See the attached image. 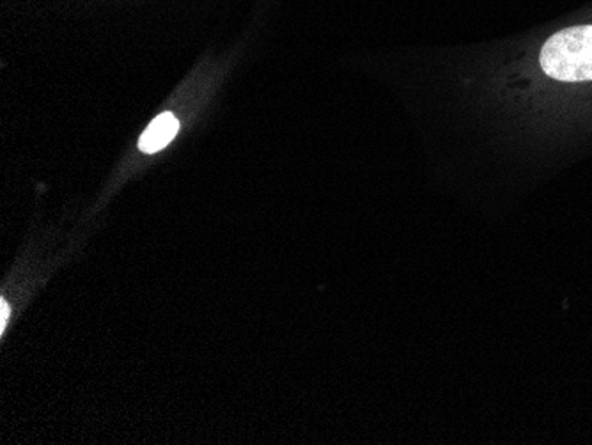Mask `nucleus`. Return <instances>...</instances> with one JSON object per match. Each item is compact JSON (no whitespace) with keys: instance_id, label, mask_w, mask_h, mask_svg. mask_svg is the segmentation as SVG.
Listing matches in <instances>:
<instances>
[{"instance_id":"nucleus-1","label":"nucleus","mask_w":592,"mask_h":445,"mask_svg":"<svg viewBox=\"0 0 592 445\" xmlns=\"http://www.w3.org/2000/svg\"><path fill=\"white\" fill-rule=\"evenodd\" d=\"M541 68L560 82L592 81V25L554 34L541 50Z\"/></svg>"},{"instance_id":"nucleus-2","label":"nucleus","mask_w":592,"mask_h":445,"mask_svg":"<svg viewBox=\"0 0 592 445\" xmlns=\"http://www.w3.org/2000/svg\"><path fill=\"white\" fill-rule=\"evenodd\" d=\"M180 130V123L174 116L161 115L147 127L146 132L143 133V137L138 141V149L144 153H158L160 149L172 143V139L176 137V133Z\"/></svg>"},{"instance_id":"nucleus-3","label":"nucleus","mask_w":592,"mask_h":445,"mask_svg":"<svg viewBox=\"0 0 592 445\" xmlns=\"http://www.w3.org/2000/svg\"><path fill=\"white\" fill-rule=\"evenodd\" d=\"M0 309H2V322H0V330L4 332L5 325H8V317H10V308H8L5 300L0 302Z\"/></svg>"}]
</instances>
